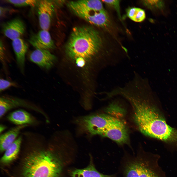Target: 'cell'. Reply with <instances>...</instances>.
<instances>
[{
    "label": "cell",
    "mask_w": 177,
    "mask_h": 177,
    "mask_svg": "<svg viewBox=\"0 0 177 177\" xmlns=\"http://www.w3.org/2000/svg\"><path fill=\"white\" fill-rule=\"evenodd\" d=\"M136 154L139 162V177H166L159 164L160 155L142 151Z\"/></svg>",
    "instance_id": "cell-5"
},
{
    "label": "cell",
    "mask_w": 177,
    "mask_h": 177,
    "mask_svg": "<svg viewBox=\"0 0 177 177\" xmlns=\"http://www.w3.org/2000/svg\"><path fill=\"white\" fill-rule=\"evenodd\" d=\"M108 5L109 6L115 9L117 12L119 17L121 18L120 3L119 0H103L102 1Z\"/></svg>",
    "instance_id": "cell-22"
},
{
    "label": "cell",
    "mask_w": 177,
    "mask_h": 177,
    "mask_svg": "<svg viewBox=\"0 0 177 177\" xmlns=\"http://www.w3.org/2000/svg\"><path fill=\"white\" fill-rule=\"evenodd\" d=\"M30 60L39 66L49 69L53 65L56 59L55 56L48 50L36 49L30 55Z\"/></svg>",
    "instance_id": "cell-11"
},
{
    "label": "cell",
    "mask_w": 177,
    "mask_h": 177,
    "mask_svg": "<svg viewBox=\"0 0 177 177\" xmlns=\"http://www.w3.org/2000/svg\"><path fill=\"white\" fill-rule=\"evenodd\" d=\"M126 13L129 18L135 22H141L146 18V14L144 11L138 8H129L127 10Z\"/></svg>",
    "instance_id": "cell-20"
},
{
    "label": "cell",
    "mask_w": 177,
    "mask_h": 177,
    "mask_svg": "<svg viewBox=\"0 0 177 177\" xmlns=\"http://www.w3.org/2000/svg\"><path fill=\"white\" fill-rule=\"evenodd\" d=\"M18 107H23L33 110L42 114H45L40 108L22 99L9 96L0 98V117L1 118L8 111Z\"/></svg>",
    "instance_id": "cell-7"
},
{
    "label": "cell",
    "mask_w": 177,
    "mask_h": 177,
    "mask_svg": "<svg viewBox=\"0 0 177 177\" xmlns=\"http://www.w3.org/2000/svg\"><path fill=\"white\" fill-rule=\"evenodd\" d=\"M28 125H18L1 134L0 137V150L1 152L7 148L17 139L21 131L28 126Z\"/></svg>",
    "instance_id": "cell-15"
},
{
    "label": "cell",
    "mask_w": 177,
    "mask_h": 177,
    "mask_svg": "<svg viewBox=\"0 0 177 177\" xmlns=\"http://www.w3.org/2000/svg\"><path fill=\"white\" fill-rule=\"evenodd\" d=\"M89 165L83 169H76L71 171L72 177H118L116 174H103L98 172L95 168L93 162L91 161Z\"/></svg>",
    "instance_id": "cell-17"
},
{
    "label": "cell",
    "mask_w": 177,
    "mask_h": 177,
    "mask_svg": "<svg viewBox=\"0 0 177 177\" xmlns=\"http://www.w3.org/2000/svg\"><path fill=\"white\" fill-rule=\"evenodd\" d=\"M7 118L10 121L17 126L33 125L37 122L33 116L23 109L18 110L11 113L7 116Z\"/></svg>",
    "instance_id": "cell-14"
},
{
    "label": "cell",
    "mask_w": 177,
    "mask_h": 177,
    "mask_svg": "<svg viewBox=\"0 0 177 177\" xmlns=\"http://www.w3.org/2000/svg\"><path fill=\"white\" fill-rule=\"evenodd\" d=\"M0 59L2 61H3L4 59V50L3 45L2 42L0 41Z\"/></svg>",
    "instance_id": "cell-25"
},
{
    "label": "cell",
    "mask_w": 177,
    "mask_h": 177,
    "mask_svg": "<svg viewBox=\"0 0 177 177\" xmlns=\"http://www.w3.org/2000/svg\"><path fill=\"white\" fill-rule=\"evenodd\" d=\"M103 44L100 34L94 28L87 26L76 27L73 29L66 50L73 59L81 58L85 60L96 54Z\"/></svg>",
    "instance_id": "cell-3"
},
{
    "label": "cell",
    "mask_w": 177,
    "mask_h": 177,
    "mask_svg": "<svg viewBox=\"0 0 177 177\" xmlns=\"http://www.w3.org/2000/svg\"><path fill=\"white\" fill-rule=\"evenodd\" d=\"M68 5L69 8H73L83 9H93L98 11L104 9L102 2L98 0L72 1L68 3Z\"/></svg>",
    "instance_id": "cell-19"
},
{
    "label": "cell",
    "mask_w": 177,
    "mask_h": 177,
    "mask_svg": "<svg viewBox=\"0 0 177 177\" xmlns=\"http://www.w3.org/2000/svg\"><path fill=\"white\" fill-rule=\"evenodd\" d=\"M25 30L23 21L16 18L4 23L2 25V31L6 36L13 41L20 38Z\"/></svg>",
    "instance_id": "cell-13"
},
{
    "label": "cell",
    "mask_w": 177,
    "mask_h": 177,
    "mask_svg": "<svg viewBox=\"0 0 177 177\" xmlns=\"http://www.w3.org/2000/svg\"><path fill=\"white\" fill-rule=\"evenodd\" d=\"M120 167L123 177H139V162L137 154L125 153L121 160Z\"/></svg>",
    "instance_id": "cell-10"
},
{
    "label": "cell",
    "mask_w": 177,
    "mask_h": 177,
    "mask_svg": "<svg viewBox=\"0 0 177 177\" xmlns=\"http://www.w3.org/2000/svg\"><path fill=\"white\" fill-rule=\"evenodd\" d=\"M17 85L14 82L2 78L0 80V91L1 92L5 89L12 87H16Z\"/></svg>",
    "instance_id": "cell-23"
},
{
    "label": "cell",
    "mask_w": 177,
    "mask_h": 177,
    "mask_svg": "<svg viewBox=\"0 0 177 177\" xmlns=\"http://www.w3.org/2000/svg\"><path fill=\"white\" fill-rule=\"evenodd\" d=\"M30 43L36 49L49 50L53 48L54 43L48 30H43L33 34L29 40Z\"/></svg>",
    "instance_id": "cell-12"
},
{
    "label": "cell",
    "mask_w": 177,
    "mask_h": 177,
    "mask_svg": "<svg viewBox=\"0 0 177 177\" xmlns=\"http://www.w3.org/2000/svg\"><path fill=\"white\" fill-rule=\"evenodd\" d=\"M77 65L80 67H83L85 64V60L83 58H79L75 60Z\"/></svg>",
    "instance_id": "cell-24"
},
{
    "label": "cell",
    "mask_w": 177,
    "mask_h": 177,
    "mask_svg": "<svg viewBox=\"0 0 177 177\" xmlns=\"http://www.w3.org/2000/svg\"><path fill=\"white\" fill-rule=\"evenodd\" d=\"M70 9L78 17L96 26L106 28L110 25L109 17L104 9L101 11L93 9L71 8Z\"/></svg>",
    "instance_id": "cell-6"
},
{
    "label": "cell",
    "mask_w": 177,
    "mask_h": 177,
    "mask_svg": "<svg viewBox=\"0 0 177 177\" xmlns=\"http://www.w3.org/2000/svg\"><path fill=\"white\" fill-rule=\"evenodd\" d=\"M7 128L6 126L2 124H1L0 125V134Z\"/></svg>",
    "instance_id": "cell-26"
},
{
    "label": "cell",
    "mask_w": 177,
    "mask_h": 177,
    "mask_svg": "<svg viewBox=\"0 0 177 177\" xmlns=\"http://www.w3.org/2000/svg\"><path fill=\"white\" fill-rule=\"evenodd\" d=\"M144 93L135 91L125 96L133 110L135 121L144 134L165 142L177 143V130L168 125L162 114L144 99Z\"/></svg>",
    "instance_id": "cell-1"
},
{
    "label": "cell",
    "mask_w": 177,
    "mask_h": 177,
    "mask_svg": "<svg viewBox=\"0 0 177 177\" xmlns=\"http://www.w3.org/2000/svg\"><path fill=\"white\" fill-rule=\"evenodd\" d=\"M23 140L21 136H19L5 151L1 159L3 164H7L13 161L17 157Z\"/></svg>",
    "instance_id": "cell-18"
},
{
    "label": "cell",
    "mask_w": 177,
    "mask_h": 177,
    "mask_svg": "<svg viewBox=\"0 0 177 177\" xmlns=\"http://www.w3.org/2000/svg\"><path fill=\"white\" fill-rule=\"evenodd\" d=\"M121 121L112 116L105 114L92 115L80 117L76 120L78 132L91 135H100L109 127Z\"/></svg>",
    "instance_id": "cell-4"
},
{
    "label": "cell",
    "mask_w": 177,
    "mask_h": 177,
    "mask_svg": "<svg viewBox=\"0 0 177 177\" xmlns=\"http://www.w3.org/2000/svg\"><path fill=\"white\" fill-rule=\"evenodd\" d=\"M100 135L108 138L120 145L128 144V135L126 127L121 121L110 126Z\"/></svg>",
    "instance_id": "cell-9"
},
{
    "label": "cell",
    "mask_w": 177,
    "mask_h": 177,
    "mask_svg": "<svg viewBox=\"0 0 177 177\" xmlns=\"http://www.w3.org/2000/svg\"><path fill=\"white\" fill-rule=\"evenodd\" d=\"M25 158L21 177H59L62 168L60 160L52 151L35 147Z\"/></svg>",
    "instance_id": "cell-2"
},
{
    "label": "cell",
    "mask_w": 177,
    "mask_h": 177,
    "mask_svg": "<svg viewBox=\"0 0 177 177\" xmlns=\"http://www.w3.org/2000/svg\"><path fill=\"white\" fill-rule=\"evenodd\" d=\"M12 44L16 56L17 64L21 72L23 73L25 55L28 48L27 45L20 38L12 41Z\"/></svg>",
    "instance_id": "cell-16"
},
{
    "label": "cell",
    "mask_w": 177,
    "mask_h": 177,
    "mask_svg": "<svg viewBox=\"0 0 177 177\" xmlns=\"http://www.w3.org/2000/svg\"><path fill=\"white\" fill-rule=\"evenodd\" d=\"M6 2L12 4L18 7L26 6H34L38 2L39 0H6Z\"/></svg>",
    "instance_id": "cell-21"
},
{
    "label": "cell",
    "mask_w": 177,
    "mask_h": 177,
    "mask_svg": "<svg viewBox=\"0 0 177 177\" xmlns=\"http://www.w3.org/2000/svg\"><path fill=\"white\" fill-rule=\"evenodd\" d=\"M37 11L40 26L43 30H48L54 12V6L51 1L42 0L37 3Z\"/></svg>",
    "instance_id": "cell-8"
}]
</instances>
